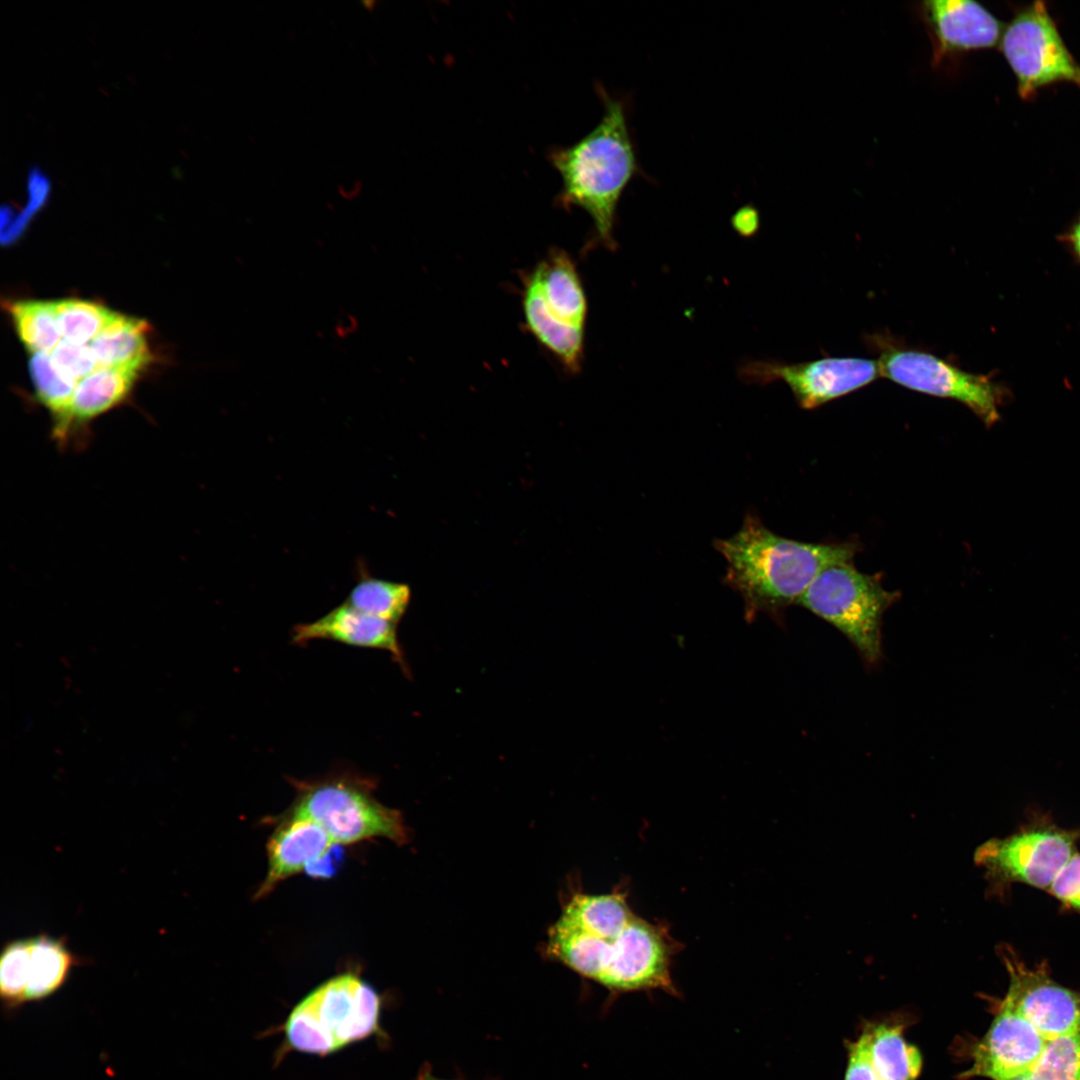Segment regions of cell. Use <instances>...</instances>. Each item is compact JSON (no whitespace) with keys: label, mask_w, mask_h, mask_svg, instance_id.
I'll return each mask as SVG.
<instances>
[{"label":"cell","mask_w":1080,"mask_h":1080,"mask_svg":"<svg viewBox=\"0 0 1080 1080\" xmlns=\"http://www.w3.org/2000/svg\"><path fill=\"white\" fill-rule=\"evenodd\" d=\"M381 1000L359 976L346 973L320 984L290 1012L284 1023L289 1048L326 1056L379 1030Z\"/></svg>","instance_id":"obj_3"},{"label":"cell","mask_w":1080,"mask_h":1080,"mask_svg":"<svg viewBox=\"0 0 1080 1080\" xmlns=\"http://www.w3.org/2000/svg\"><path fill=\"white\" fill-rule=\"evenodd\" d=\"M635 914L623 894L575 895L567 904L561 917L585 931L609 940H615Z\"/></svg>","instance_id":"obj_23"},{"label":"cell","mask_w":1080,"mask_h":1080,"mask_svg":"<svg viewBox=\"0 0 1080 1080\" xmlns=\"http://www.w3.org/2000/svg\"><path fill=\"white\" fill-rule=\"evenodd\" d=\"M1028 1075L1032 1080H1080V1031L1046 1040Z\"/></svg>","instance_id":"obj_27"},{"label":"cell","mask_w":1080,"mask_h":1080,"mask_svg":"<svg viewBox=\"0 0 1080 1080\" xmlns=\"http://www.w3.org/2000/svg\"><path fill=\"white\" fill-rule=\"evenodd\" d=\"M30 962V940H14L5 945L0 958V997L7 1015L25 1002Z\"/></svg>","instance_id":"obj_28"},{"label":"cell","mask_w":1080,"mask_h":1080,"mask_svg":"<svg viewBox=\"0 0 1080 1080\" xmlns=\"http://www.w3.org/2000/svg\"><path fill=\"white\" fill-rule=\"evenodd\" d=\"M601 91L598 124L577 142L554 149L550 161L561 178L560 204L586 211L600 241L613 248L618 203L640 168L623 102Z\"/></svg>","instance_id":"obj_2"},{"label":"cell","mask_w":1080,"mask_h":1080,"mask_svg":"<svg viewBox=\"0 0 1080 1080\" xmlns=\"http://www.w3.org/2000/svg\"><path fill=\"white\" fill-rule=\"evenodd\" d=\"M530 275L554 318L574 327L585 328L587 302L583 285L574 262L565 251L551 250Z\"/></svg>","instance_id":"obj_17"},{"label":"cell","mask_w":1080,"mask_h":1080,"mask_svg":"<svg viewBox=\"0 0 1080 1080\" xmlns=\"http://www.w3.org/2000/svg\"><path fill=\"white\" fill-rule=\"evenodd\" d=\"M50 356L56 368L77 384L99 367L89 344H76L63 338Z\"/></svg>","instance_id":"obj_31"},{"label":"cell","mask_w":1080,"mask_h":1080,"mask_svg":"<svg viewBox=\"0 0 1080 1080\" xmlns=\"http://www.w3.org/2000/svg\"><path fill=\"white\" fill-rule=\"evenodd\" d=\"M932 43V64L999 44L1004 26L987 8L972 0H928L919 7Z\"/></svg>","instance_id":"obj_14"},{"label":"cell","mask_w":1080,"mask_h":1080,"mask_svg":"<svg viewBox=\"0 0 1080 1080\" xmlns=\"http://www.w3.org/2000/svg\"><path fill=\"white\" fill-rule=\"evenodd\" d=\"M868 344L879 356L881 376L920 393L956 400L987 424L999 418L1007 390L992 376L967 372L952 360L909 347L888 334H874Z\"/></svg>","instance_id":"obj_6"},{"label":"cell","mask_w":1080,"mask_h":1080,"mask_svg":"<svg viewBox=\"0 0 1080 1080\" xmlns=\"http://www.w3.org/2000/svg\"><path fill=\"white\" fill-rule=\"evenodd\" d=\"M9 311L19 338L32 354H50L61 341L53 302L19 301Z\"/></svg>","instance_id":"obj_25"},{"label":"cell","mask_w":1080,"mask_h":1080,"mask_svg":"<svg viewBox=\"0 0 1080 1080\" xmlns=\"http://www.w3.org/2000/svg\"><path fill=\"white\" fill-rule=\"evenodd\" d=\"M672 953L666 930L634 915L617 938L598 982L614 992L660 989L676 995L670 972Z\"/></svg>","instance_id":"obj_11"},{"label":"cell","mask_w":1080,"mask_h":1080,"mask_svg":"<svg viewBox=\"0 0 1080 1080\" xmlns=\"http://www.w3.org/2000/svg\"><path fill=\"white\" fill-rule=\"evenodd\" d=\"M999 47L1023 99L1058 82L1080 88V64L1065 45L1044 2L1036 1L1020 10L1004 27Z\"/></svg>","instance_id":"obj_8"},{"label":"cell","mask_w":1080,"mask_h":1080,"mask_svg":"<svg viewBox=\"0 0 1080 1080\" xmlns=\"http://www.w3.org/2000/svg\"><path fill=\"white\" fill-rule=\"evenodd\" d=\"M29 370L37 400L50 411L52 420L55 419L67 407L77 383L56 368L50 354H32Z\"/></svg>","instance_id":"obj_29"},{"label":"cell","mask_w":1080,"mask_h":1080,"mask_svg":"<svg viewBox=\"0 0 1080 1080\" xmlns=\"http://www.w3.org/2000/svg\"><path fill=\"white\" fill-rule=\"evenodd\" d=\"M26 203L16 211L13 207L5 208L1 213L2 242L15 241L29 225L32 218L46 205L52 191V182L48 174L39 167H32L25 181Z\"/></svg>","instance_id":"obj_30"},{"label":"cell","mask_w":1080,"mask_h":1080,"mask_svg":"<svg viewBox=\"0 0 1080 1080\" xmlns=\"http://www.w3.org/2000/svg\"><path fill=\"white\" fill-rule=\"evenodd\" d=\"M1013 1080H1032V1078L1028 1074H1026V1075L1020 1076L1018 1078H1015Z\"/></svg>","instance_id":"obj_37"},{"label":"cell","mask_w":1080,"mask_h":1080,"mask_svg":"<svg viewBox=\"0 0 1080 1080\" xmlns=\"http://www.w3.org/2000/svg\"><path fill=\"white\" fill-rule=\"evenodd\" d=\"M416 1080H445V1079H441V1078L436 1077L431 1071V1066L428 1065V1064H425L419 1070Z\"/></svg>","instance_id":"obj_36"},{"label":"cell","mask_w":1080,"mask_h":1080,"mask_svg":"<svg viewBox=\"0 0 1080 1080\" xmlns=\"http://www.w3.org/2000/svg\"><path fill=\"white\" fill-rule=\"evenodd\" d=\"M1047 892L1063 906L1080 914V853L1078 851L1061 869Z\"/></svg>","instance_id":"obj_32"},{"label":"cell","mask_w":1080,"mask_h":1080,"mask_svg":"<svg viewBox=\"0 0 1080 1080\" xmlns=\"http://www.w3.org/2000/svg\"><path fill=\"white\" fill-rule=\"evenodd\" d=\"M410 598L411 591L407 584L363 576L345 602L366 614L398 624L408 608Z\"/></svg>","instance_id":"obj_24"},{"label":"cell","mask_w":1080,"mask_h":1080,"mask_svg":"<svg viewBox=\"0 0 1080 1080\" xmlns=\"http://www.w3.org/2000/svg\"><path fill=\"white\" fill-rule=\"evenodd\" d=\"M844 1080H885L871 1066L857 1041L848 1043V1063Z\"/></svg>","instance_id":"obj_33"},{"label":"cell","mask_w":1080,"mask_h":1080,"mask_svg":"<svg viewBox=\"0 0 1080 1080\" xmlns=\"http://www.w3.org/2000/svg\"><path fill=\"white\" fill-rule=\"evenodd\" d=\"M897 598L898 593L886 590L879 577L844 561L824 568L797 603L836 627L865 663L874 666L883 655V614Z\"/></svg>","instance_id":"obj_5"},{"label":"cell","mask_w":1080,"mask_h":1080,"mask_svg":"<svg viewBox=\"0 0 1080 1080\" xmlns=\"http://www.w3.org/2000/svg\"><path fill=\"white\" fill-rule=\"evenodd\" d=\"M1060 241L1080 265V216L1061 235Z\"/></svg>","instance_id":"obj_35"},{"label":"cell","mask_w":1080,"mask_h":1080,"mask_svg":"<svg viewBox=\"0 0 1080 1080\" xmlns=\"http://www.w3.org/2000/svg\"><path fill=\"white\" fill-rule=\"evenodd\" d=\"M733 225L739 233L750 235L758 227V214L752 207H743L734 215Z\"/></svg>","instance_id":"obj_34"},{"label":"cell","mask_w":1080,"mask_h":1080,"mask_svg":"<svg viewBox=\"0 0 1080 1080\" xmlns=\"http://www.w3.org/2000/svg\"><path fill=\"white\" fill-rule=\"evenodd\" d=\"M397 624L366 614L343 602L322 617L294 626L291 639L296 645L312 640H331L349 646L389 652L402 671L410 676L397 637Z\"/></svg>","instance_id":"obj_16"},{"label":"cell","mask_w":1080,"mask_h":1080,"mask_svg":"<svg viewBox=\"0 0 1080 1080\" xmlns=\"http://www.w3.org/2000/svg\"><path fill=\"white\" fill-rule=\"evenodd\" d=\"M905 1023H867L856 1040L874 1070L885 1080H916L922 1066L919 1050L904 1038Z\"/></svg>","instance_id":"obj_19"},{"label":"cell","mask_w":1080,"mask_h":1080,"mask_svg":"<svg viewBox=\"0 0 1080 1080\" xmlns=\"http://www.w3.org/2000/svg\"><path fill=\"white\" fill-rule=\"evenodd\" d=\"M137 375L138 371L128 368L98 367L79 381L65 410L53 419L52 438L57 446L86 445L91 422L126 400Z\"/></svg>","instance_id":"obj_15"},{"label":"cell","mask_w":1080,"mask_h":1080,"mask_svg":"<svg viewBox=\"0 0 1080 1080\" xmlns=\"http://www.w3.org/2000/svg\"><path fill=\"white\" fill-rule=\"evenodd\" d=\"M1079 829H1065L1038 816L1020 830L979 846L975 862L994 890L1022 883L1048 891L1053 880L1078 851Z\"/></svg>","instance_id":"obj_7"},{"label":"cell","mask_w":1080,"mask_h":1080,"mask_svg":"<svg viewBox=\"0 0 1080 1080\" xmlns=\"http://www.w3.org/2000/svg\"><path fill=\"white\" fill-rule=\"evenodd\" d=\"M1008 988L998 999L1026 1019L1046 1040L1080 1031V991L1056 982L1046 962L1027 965L1009 946L1000 948Z\"/></svg>","instance_id":"obj_9"},{"label":"cell","mask_w":1080,"mask_h":1080,"mask_svg":"<svg viewBox=\"0 0 1080 1080\" xmlns=\"http://www.w3.org/2000/svg\"><path fill=\"white\" fill-rule=\"evenodd\" d=\"M296 797L283 814L307 819L339 845L384 837L398 844L407 840L401 813L374 796V782L351 771L314 780L292 781Z\"/></svg>","instance_id":"obj_4"},{"label":"cell","mask_w":1080,"mask_h":1080,"mask_svg":"<svg viewBox=\"0 0 1080 1080\" xmlns=\"http://www.w3.org/2000/svg\"><path fill=\"white\" fill-rule=\"evenodd\" d=\"M58 327L63 339L76 344H89L118 313L103 305L80 299L53 302Z\"/></svg>","instance_id":"obj_26"},{"label":"cell","mask_w":1080,"mask_h":1080,"mask_svg":"<svg viewBox=\"0 0 1080 1080\" xmlns=\"http://www.w3.org/2000/svg\"><path fill=\"white\" fill-rule=\"evenodd\" d=\"M616 939L595 936L560 917L549 930L547 951L577 973L598 982L612 958Z\"/></svg>","instance_id":"obj_20"},{"label":"cell","mask_w":1080,"mask_h":1080,"mask_svg":"<svg viewBox=\"0 0 1080 1080\" xmlns=\"http://www.w3.org/2000/svg\"><path fill=\"white\" fill-rule=\"evenodd\" d=\"M993 1002L994 1018L984 1036L970 1046L971 1065L962 1080H1013L1026 1075L1045 1046L1046 1039L1026 1019L999 1000Z\"/></svg>","instance_id":"obj_12"},{"label":"cell","mask_w":1080,"mask_h":1080,"mask_svg":"<svg viewBox=\"0 0 1080 1080\" xmlns=\"http://www.w3.org/2000/svg\"><path fill=\"white\" fill-rule=\"evenodd\" d=\"M145 321L117 314L90 343L99 367L139 371L150 361Z\"/></svg>","instance_id":"obj_21"},{"label":"cell","mask_w":1080,"mask_h":1080,"mask_svg":"<svg viewBox=\"0 0 1080 1080\" xmlns=\"http://www.w3.org/2000/svg\"><path fill=\"white\" fill-rule=\"evenodd\" d=\"M30 940V962L25 1002L42 1001L65 983L71 969L80 963L63 938L38 935Z\"/></svg>","instance_id":"obj_22"},{"label":"cell","mask_w":1080,"mask_h":1080,"mask_svg":"<svg viewBox=\"0 0 1080 1080\" xmlns=\"http://www.w3.org/2000/svg\"><path fill=\"white\" fill-rule=\"evenodd\" d=\"M749 382L782 380L804 409L817 408L854 392L881 376L877 361L860 357H826L802 363L758 361L741 371Z\"/></svg>","instance_id":"obj_10"},{"label":"cell","mask_w":1080,"mask_h":1080,"mask_svg":"<svg viewBox=\"0 0 1080 1080\" xmlns=\"http://www.w3.org/2000/svg\"><path fill=\"white\" fill-rule=\"evenodd\" d=\"M714 546L727 563L723 581L742 597L749 621L758 613L781 618L824 568L852 561L856 552L850 543L815 544L784 538L765 527L754 513L745 516L736 534L715 539Z\"/></svg>","instance_id":"obj_1"},{"label":"cell","mask_w":1080,"mask_h":1080,"mask_svg":"<svg viewBox=\"0 0 1080 1080\" xmlns=\"http://www.w3.org/2000/svg\"><path fill=\"white\" fill-rule=\"evenodd\" d=\"M341 845L317 824L282 815L267 844L268 870L256 898H262L283 880L300 872L329 878L341 862Z\"/></svg>","instance_id":"obj_13"},{"label":"cell","mask_w":1080,"mask_h":1080,"mask_svg":"<svg viewBox=\"0 0 1080 1080\" xmlns=\"http://www.w3.org/2000/svg\"><path fill=\"white\" fill-rule=\"evenodd\" d=\"M522 308L526 326L536 340L571 373L580 370L584 329L563 323L547 310L539 287L530 274L524 279Z\"/></svg>","instance_id":"obj_18"}]
</instances>
